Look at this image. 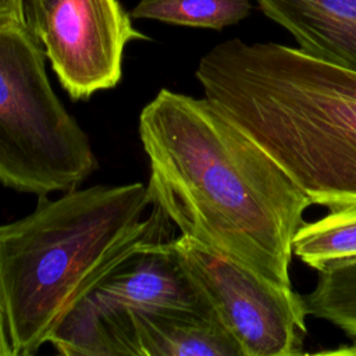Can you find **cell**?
Listing matches in <instances>:
<instances>
[{"mask_svg":"<svg viewBox=\"0 0 356 356\" xmlns=\"http://www.w3.org/2000/svg\"><path fill=\"white\" fill-rule=\"evenodd\" d=\"M150 204L182 235L292 286V241L312 202L203 96L161 89L139 114Z\"/></svg>","mask_w":356,"mask_h":356,"instance_id":"6da1fadb","label":"cell"},{"mask_svg":"<svg viewBox=\"0 0 356 356\" xmlns=\"http://www.w3.org/2000/svg\"><path fill=\"white\" fill-rule=\"evenodd\" d=\"M204 97L330 211L356 206V72L302 49L238 38L195 71Z\"/></svg>","mask_w":356,"mask_h":356,"instance_id":"7a4b0ae2","label":"cell"},{"mask_svg":"<svg viewBox=\"0 0 356 356\" xmlns=\"http://www.w3.org/2000/svg\"><path fill=\"white\" fill-rule=\"evenodd\" d=\"M165 222L147 185L132 182L39 196L29 214L0 224V306L13 356L36 353L100 280L171 239Z\"/></svg>","mask_w":356,"mask_h":356,"instance_id":"3957f363","label":"cell"},{"mask_svg":"<svg viewBox=\"0 0 356 356\" xmlns=\"http://www.w3.org/2000/svg\"><path fill=\"white\" fill-rule=\"evenodd\" d=\"M46 54L19 18L0 19V184L44 196L96 168L90 140L51 88Z\"/></svg>","mask_w":356,"mask_h":356,"instance_id":"277c9868","label":"cell"},{"mask_svg":"<svg viewBox=\"0 0 356 356\" xmlns=\"http://www.w3.org/2000/svg\"><path fill=\"white\" fill-rule=\"evenodd\" d=\"M168 241L143 248L100 280L64 316L49 343L65 356H129L132 312L178 309L216 316Z\"/></svg>","mask_w":356,"mask_h":356,"instance_id":"5b68a950","label":"cell"},{"mask_svg":"<svg viewBox=\"0 0 356 356\" xmlns=\"http://www.w3.org/2000/svg\"><path fill=\"white\" fill-rule=\"evenodd\" d=\"M168 246L243 356L303 353L307 310L292 286L275 284L182 234Z\"/></svg>","mask_w":356,"mask_h":356,"instance_id":"8992f818","label":"cell"},{"mask_svg":"<svg viewBox=\"0 0 356 356\" xmlns=\"http://www.w3.org/2000/svg\"><path fill=\"white\" fill-rule=\"evenodd\" d=\"M32 33L75 100L114 88L122 75L125 46L147 39L118 0H58Z\"/></svg>","mask_w":356,"mask_h":356,"instance_id":"52a82bcc","label":"cell"},{"mask_svg":"<svg viewBox=\"0 0 356 356\" xmlns=\"http://www.w3.org/2000/svg\"><path fill=\"white\" fill-rule=\"evenodd\" d=\"M305 53L356 72V0H257Z\"/></svg>","mask_w":356,"mask_h":356,"instance_id":"ba28073f","label":"cell"},{"mask_svg":"<svg viewBox=\"0 0 356 356\" xmlns=\"http://www.w3.org/2000/svg\"><path fill=\"white\" fill-rule=\"evenodd\" d=\"M131 356H243L214 314L165 309L129 313Z\"/></svg>","mask_w":356,"mask_h":356,"instance_id":"9c48e42d","label":"cell"},{"mask_svg":"<svg viewBox=\"0 0 356 356\" xmlns=\"http://www.w3.org/2000/svg\"><path fill=\"white\" fill-rule=\"evenodd\" d=\"M292 252L317 273L356 261V206L305 221L293 236Z\"/></svg>","mask_w":356,"mask_h":356,"instance_id":"30bf717a","label":"cell"},{"mask_svg":"<svg viewBox=\"0 0 356 356\" xmlns=\"http://www.w3.org/2000/svg\"><path fill=\"white\" fill-rule=\"evenodd\" d=\"M303 300L307 314L331 323L353 341L331 352L356 355V261L318 271L314 289Z\"/></svg>","mask_w":356,"mask_h":356,"instance_id":"8fae6325","label":"cell"},{"mask_svg":"<svg viewBox=\"0 0 356 356\" xmlns=\"http://www.w3.org/2000/svg\"><path fill=\"white\" fill-rule=\"evenodd\" d=\"M250 8V0H139L129 15L220 31L246 18Z\"/></svg>","mask_w":356,"mask_h":356,"instance_id":"7c38bea8","label":"cell"},{"mask_svg":"<svg viewBox=\"0 0 356 356\" xmlns=\"http://www.w3.org/2000/svg\"><path fill=\"white\" fill-rule=\"evenodd\" d=\"M22 21L32 32L58 0H18Z\"/></svg>","mask_w":356,"mask_h":356,"instance_id":"4fadbf2b","label":"cell"},{"mask_svg":"<svg viewBox=\"0 0 356 356\" xmlns=\"http://www.w3.org/2000/svg\"><path fill=\"white\" fill-rule=\"evenodd\" d=\"M6 18L22 19L18 0H0V19Z\"/></svg>","mask_w":356,"mask_h":356,"instance_id":"5bb4252c","label":"cell"},{"mask_svg":"<svg viewBox=\"0 0 356 356\" xmlns=\"http://www.w3.org/2000/svg\"><path fill=\"white\" fill-rule=\"evenodd\" d=\"M0 356H13L11 348L8 343L7 338V331H6V324H4V317L0 306Z\"/></svg>","mask_w":356,"mask_h":356,"instance_id":"9a60e30c","label":"cell"}]
</instances>
